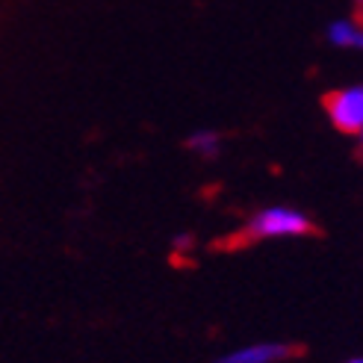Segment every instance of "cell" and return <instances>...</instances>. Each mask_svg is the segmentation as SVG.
<instances>
[{
    "instance_id": "cell-1",
    "label": "cell",
    "mask_w": 363,
    "mask_h": 363,
    "mask_svg": "<svg viewBox=\"0 0 363 363\" xmlns=\"http://www.w3.org/2000/svg\"><path fill=\"white\" fill-rule=\"evenodd\" d=\"M322 104H325V110H328V116L340 133H360L363 130V86L328 92L322 98Z\"/></svg>"
},
{
    "instance_id": "cell-2",
    "label": "cell",
    "mask_w": 363,
    "mask_h": 363,
    "mask_svg": "<svg viewBox=\"0 0 363 363\" xmlns=\"http://www.w3.org/2000/svg\"><path fill=\"white\" fill-rule=\"evenodd\" d=\"M313 225L304 219L301 213L296 210H286V207H269L263 210L257 219L251 222V233L254 237H263V240H272V237H301V233H311Z\"/></svg>"
},
{
    "instance_id": "cell-3",
    "label": "cell",
    "mask_w": 363,
    "mask_h": 363,
    "mask_svg": "<svg viewBox=\"0 0 363 363\" xmlns=\"http://www.w3.org/2000/svg\"><path fill=\"white\" fill-rule=\"evenodd\" d=\"M296 349L286 346V342H257V346L240 349L228 357H222L219 363H275V360H286L293 357Z\"/></svg>"
},
{
    "instance_id": "cell-4",
    "label": "cell",
    "mask_w": 363,
    "mask_h": 363,
    "mask_svg": "<svg viewBox=\"0 0 363 363\" xmlns=\"http://www.w3.org/2000/svg\"><path fill=\"white\" fill-rule=\"evenodd\" d=\"M331 42L342 45V48H363V33L354 30L349 21H340L331 27Z\"/></svg>"
},
{
    "instance_id": "cell-5",
    "label": "cell",
    "mask_w": 363,
    "mask_h": 363,
    "mask_svg": "<svg viewBox=\"0 0 363 363\" xmlns=\"http://www.w3.org/2000/svg\"><path fill=\"white\" fill-rule=\"evenodd\" d=\"M189 148L204 151V154H213L216 148H219V136H216V133H195V136L189 139Z\"/></svg>"
},
{
    "instance_id": "cell-6",
    "label": "cell",
    "mask_w": 363,
    "mask_h": 363,
    "mask_svg": "<svg viewBox=\"0 0 363 363\" xmlns=\"http://www.w3.org/2000/svg\"><path fill=\"white\" fill-rule=\"evenodd\" d=\"M349 363H363V357H357V360H349Z\"/></svg>"
},
{
    "instance_id": "cell-7",
    "label": "cell",
    "mask_w": 363,
    "mask_h": 363,
    "mask_svg": "<svg viewBox=\"0 0 363 363\" xmlns=\"http://www.w3.org/2000/svg\"><path fill=\"white\" fill-rule=\"evenodd\" d=\"M360 136H363V130H360Z\"/></svg>"
}]
</instances>
